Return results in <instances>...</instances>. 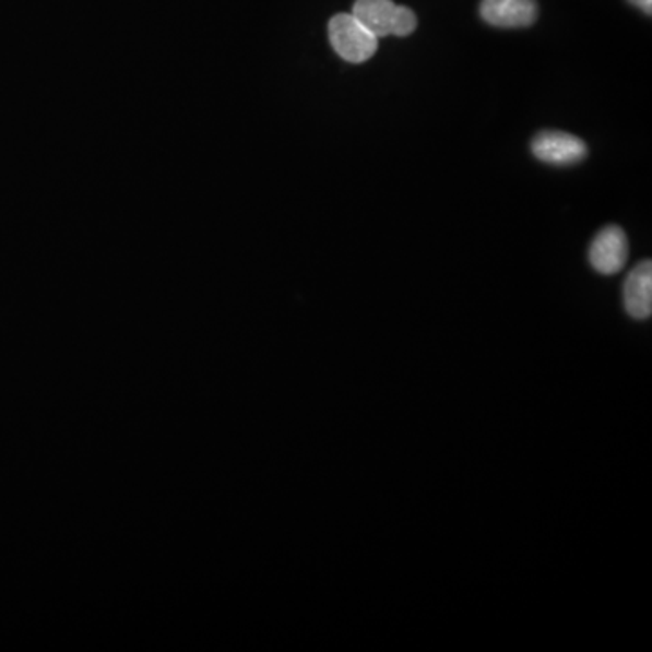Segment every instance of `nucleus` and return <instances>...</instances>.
<instances>
[{"label":"nucleus","instance_id":"f257e3e1","mask_svg":"<svg viewBox=\"0 0 652 652\" xmlns=\"http://www.w3.org/2000/svg\"><path fill=\"white\" fill-rule=\"evenodd\" d=\"M352 15L377 38L388 35L408 37L417 27L414 11L406 5L393 4L392 0H356Z\"/></svg>","mask_w":652,"mask_h":652},{"label":"nucleus","instance_id":"f03ea898","mask_svg":"<svg viewBox=\"0 0 652 652\" xmlns=\"http://www.w3.org/2000/svg\"><path fill=\"white\" fill-rule=\"evenodd\" d=\"M329 37L335 54L354 64L370 60L379 46V38L352 13H340L330 19Z\"/></svg>","mask_w":652,"mask_h":652},{"label":"nucleus","instance_id":"7ed1b4c3","mask_svg":"<svg viewBox=\"0 0 652 652\" xmlns=\"http://www.w3.org/2000/svg\"><path fill=\"white\" fill-rule=\"evenodd\" d=\"M629 260V241L620 227L609 225L596 234L589 249V261L594 271L605 276H613L627 265Z\"/></svg>","mask_w":652,"mask_h":652},{"label":"nucleus","instance_id":"20e7f679","mask_svg":"<svg viewBox=\"0 0 652 652\" xmlns=\"http://www.w3.org/2000/svg\"><path fill=\"white\" fill-rule=\"evenodd\" d=\"M531 149L536 158L552 165L579 164L588 156V145L583 144V140L560 131H544L536 134Z\"/></svg>","mask_w":652,"mask_h":652},{"label":"nucleus","instance_id":"39448f33","mask_svg":"<svg viewBox=\"0 0 652 652\" xmlns=\"http://www.w3.org/2000/svg\"><path fill=\"white\" fill-rule=\"evenodd\" d=\"M481 15L495 27H527L538 16L536 0H483Z\"/></svg>","mask_w":652,"mask_h":652},{"label":"nucleus","instance_id":"423d86ee","mask_svg":"<svg viewBox=\"0 0 652 652\" xmlns=\"http://www.w3.org/2000/svg\"><path fill=\"white\" fill-rule=\"evenodd\" d=\"M624 305L631 318L643 319L651 318L652 313V263L642 261L638 263L624 285Z\"/></svg>","mask_w":652,"mask_h":652},{"label":"nucleus","instance_id":"0eeeda50","mask_svg":"<svg viewBox=\"0 0 652 652\" xmlns=\"http://www.w3.org/2000/svg\"><path fill=\"white\" fill-rule=\"evenodd\" d=\"M629 2H631V4L637 5V8H640V10H642L643 13H648V15H651L652 0H629Z\"/></svg>","mask_w":652,"mask_h":652}]
</instances>
